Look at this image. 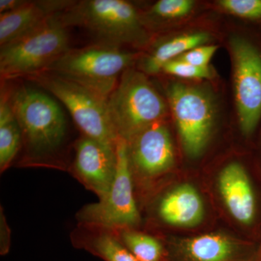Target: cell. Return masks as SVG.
I'll return each instance as SVG.
<instances>
[{
    "mask_svg": "<svg viewBox=\"0 0 261 261\" xmlns=\"http://www.w3.org/2000/svg\"><path fill=\"white\" fill-rule=\"evenodd\" d=\"M67 28L80 27L99 44L122 47L142 46L148 39L142 14L124 0H82L58 15Z\"/></svg>",
    "mask_w": 261,
    "mask_h": 261,
    "instance_id": "obj_1",
    "label": "cell"
},
{
    "mask_svg": "<svg viewBox=\"0 0 261 261\" xmlns=\"http://www.w3.org/2000/svg\"><path fill=\"white\" fill-rule=\"evenodd\" d=\"M229 46L239 123L244 135L250 136L261 121V50L238 36L231 38Z\"/></svg>",
    "mask_w": 261,
    "mask_h": 261,
    "instance_id": "obj_8",
    "label": "cell"
},
{
    "mask_svg": "<svg viewBox=\"0 0 261 261\" xmlns=\"http://www.w3.org/2000/svg\"><path fill=\"white\" fill-rule=\"evenodd\" d=\"M159 212L166 224L179 227H193L203 219L205 207L195 187L191 185H182L163 197Z\"/></svg>",
    "mask_w": 261,
    "mask_h": 261,
    "instance_id": "obj_15",
    "label": "cell"
},
{
    "mask_svg": "<svg viewBox=\"0 0 261 261\" xmlns=\"http://www.w3.org/2000/svg\"><path fill=\"white\" fill-rule=\"evenodd\" d=\"M122 240L137 261H161L163 258V245L149 235L125 231L122 233Z\"/></svg>",
    "mask_w": 261,
    "mask_h": 261,
    "instance_id": "obj_19",
    "label": "cell"
},
{
    "mask_svg": "<svg viewBox=\"0 0 261 261\" xmlns=\"http://www.w3.org/2000/svg\"><path fill=\"white\" fill-rule=\"evenodd\" d=\"M255 261H261V247L259 249L258 251H256Z\"/></svg>",
    "mask_w": 261,
    "mask_h": 261,
    "instance_id": "obj_25",
    "label": "cell"
},
{
    "mask_svg": "<svg viewBox=\"0 0 261 261\" xmlns=\"http://www.w3.org/2000/svg\"><path fill=\"white\" fill-rule=\"evenodd\" d=\"M167 98L185 152L197 157L207 145L214 123L210 98L200 89L180 83L168 87Z\"/></svg>",
    "mask_w": 261,
    "mask_h": 261,
    "instance_id": "obj_9",
    "label": "cell"
},
{
    "mask_svg": "<svg viewBox=\"0 0 261 261\" xmlns=\"http://www.w3.org/2000/svg\"><path fill=\"white\" fill-rule=\"evenodd\" d=\"M27 0H1L0 1V14L9 13L18 9Z\"/></svg>",
    "mask_w": 261,
    "mask_h": 261,
    "instance_id": "obj_24",
    "label": "cell"
},
{
    "mask_svg": "<svg viewBox=\"0 0 261 261\" xmlns=\"http://www.w3.org/2000/svg\"><path fill=\"white\" fill-rule=\"evenodd\" d=\"M72 0H27L18 9L0 14V47L42 27L74 3Z\"/></svg>",
    "mask_w": 261,
    "mask_h": 261,
    "instance_id": "obj_13",
    "label": "cell"
},
{
    "mask_svg": "<svg viewBox=\"0 0 261 261\" xmlns=\"http://www.w3.org/2000/svg\"><path fill=\"white\" fill-rule=\"evenodd\" d=\"M162 72L187 80H207L212 77L210 67H198L186 62L173 60L163 67Z\"/></svg>",
    "mask_w": 261,
    "mask_h": 261,
    "instance_id": "obj_22",
    "label": "cell"
},
{
    "mask_svg": "<svg viewBox=\"0 0 261 261\" xmlns=\"http://www.w3.org/2000/svg\"><path fill=\"white\" fill-rule=\"evenodd\" d=\"M58 15L42 27L0 47L2 78L10 80L41 73L70 49L68 28Z\"/></svg>",
    "mask_w": 261,
    "mask_h": 261,
    "instance_id": "obj_5",
    "label": "cell"
},
{
    "mask_svg": "<svg viewBox=\"0 0 261 261\" xmlns=\"http://www.w3.org/2000/svg\"><path fill=\"white\" fill-rule=\"evenodd\" d=\"M23 137L9 101L8 93L2 90L0 98V168L4 171L18 154Z\"/></svg>",
    "mask_w": 261,
    "mask_h": 261,
    "instance_id": "obj_17",
    "label": "cell"
},
{
    "mask_svg": "<svg viewBox=\"0 0 261 261\" xmlns=\"http://www.w3.org/2000/svg\"><path fill=\"white\" fill-rule=\"evenodd\" d=\"M220 194L228 212L240 224L251 226L257 215L255 188L248 173L240 163H229L219 176Z\"/></svg>",
    "mask_w": 261,
    "mask_h": 261,
    "instance_id": "obj_12",
    "label": "cell"
},
{
    "mask_svg": "<svg viewBox=\"0 0 261 261\" xmlns=\"http://www.w3.org/2000/svg\"><path fill=\"white\" fill-rule=\"evenodd\" d=\"M116 153V175L111 190L99 202L80 211L78 219L81 222L106 228L132 227L140 224L126 141L118 139Z\"/></svg>",
    "mask_w": 261,
    "mask_h": 261,
    "instance_id": "obj_7",
    "label": "cell"
},
{
    "mask_svg": "<svg viewBox=\"0 0 261 261\" xmlns=\"http://www.w3.org/2000/svg\"><path fill=\"white\" fill-rule=\"evenodd\" d=\"M27 78L64 105L84 136L116 146L119 137L110 119L107 99L81 84L48 72Z\"/></svg>",
    "mask_w": 261,
    "mask_h": 261,
    "instance_id": "obj_6",
    "label": "cell"
},
{
    "mask_svg": "<svg viewBox=\"0 0 261 261\" xmlns=\"http://www.w3.org/2000/svg\"><path fill=\"white\" fill-rule=\"evenodd\" d=\"M256 251L219 233L187 239L175 247L181 261H255Z\"/></svg>",
    "mask_w": 261,
    "mask_h": 261,
    "instance_id": "obj_14",
    "label": "cell"
},
{
    "mask_svg": "<svg viewBox=\"0 0 261 261\" xmlns=\"http://www.w3.org/2000/svg\"><path fill=\"white\" fill-rule=\"evenodd\" d=\"M138 56L123 48L97 44L68 49L44 71L81 84L108 99L122 73Z\"/></svg>",
    "mask_w": 261,
    "mask_h": 261,
    "instance_id": "obj_2",
    "label": "cell"
},
{
    "mask_svg": "<svg viewBox=\"0 0 261 261\" xmlns=\"http://www.w3.org/2000/svg\"><path fill=\"white\" fill-rule=\"evenodd\" d=\"M92 246L106 261H137L126 247L109 233H101L94 238Z\"/></svg>",
    "mask_w": 261,
    "mask_h": 261,
    "instance_id": "obj_20",
    "label": "cell"
},
{
    "mask_svg": "<svg viewBox=\"0 0 261 261\" xmlns=\"http://www.w3.org/2000/svg\"><path fill=\"white\" fill-rule=\"evenodd\" d=\"M218 5L228 14L261 25V0H221Z\"/></svg>",
    "mask_w": 261,
    "mask_h": 261,
    "instance_id": "obj_21",
    "label": "cell"
},
{
    "mask_svg": "<svg viewBox=\"0 0 261 261\" xmlns=\"http://www.w3.org/2000/svg\"><path fill=\"white\" fill-rule=\"evenodd\" d=\"M73 168L80 181L101 198L116 178V146L83 136L75 144Z\"/></svg>",
    "mask_w": 261,
    "mask_h": 261,
    "instance_id": "obj_10",
    "label": "cell"
},
{
    "mask_svg": "<svg viewBox=\"0 0 261 261\" xmlns=\"http://www.w3.org/2000/svg\"><path fill=\"white\" fill-rule=\"evenodd\" d=\"M107 104L115 132L126 142L147 127L163 121L168 112L166 101L147 75L133 68L122 73Z\"/></svg>",
    "mask_w": 261,
    "mask_h": 261,
    "instance_id": "obj_3",
    "label": "cell"
},
{
    "mask_svg": "<svg viewBox=\"0 0 261 261\" xmlns=\"http://www.w3.org/2000/svg\"><path fill=\"white\" fill-rule=\"evenodd\" d=\"M8 96L29 152L43 156L56 152L66 132L59 105L42 91L25 85L10 91Z\"/></svg>",
    "mask_w": 261,
    "mask_h": 261,
    "instance_id": "obj_4",
    "label": "cell"
},
{
    "mask_svg": "<svg viewBox=\"0 0 261 261\" xmlns=\"http://www.w3.org/2000/svg\"><path fill=\"white\" fill-rule=\"evenodd\" d=\"M127 144L130 166L147 177L166 172L174 163L172 140L163 121L141 130Z\"/></svg>",
    "mask_w": 261,
    "mask_h": 261,
    "instance_id": "obj_11",
    "label": "cell"
},
{
    "mask_svg": "<svg viewBox=\"0 0 261 261\" xmlns=\"http://www.w3.org/2000/svg\"><path fill=\"white\" fill-rule=\"evenodd\" d=\"M217 49V45L204 44L187 51L176 60L186 62L195 66L208 67L209 63Z\"/></svg>",
    "mask_w": 261,
    "mask_h": 261,
    "instance_id": "obj_23",
    "label": "cell"
},
{
    "mask_svg": "<svg viewBox=\"0 0 261 261\" xmlns=\"http://www.w3.org/2000/svg\"><path fill=\"white\" fill-rule=\"evenodd\" d=\"M195 3L191 0H160L145 15L142 14L145 28H157L168 20L185 18L193 10Z\"/></svg>",
    "mask_w": 261,
    "mask_h": 261,
    "instance_id": "obj_18",
    "label": "cell"
},
{
    "mask_svg": "<svg viewBox=\"0 0 261 261\" xmlns=\"http://www.w3.org/2000/svg\"><path fill=\"white\" fill-rule=\"evenodd\" d=\"M209 40L210 36L207 33L197 32L159 41L142 58L140 69L147 75L158 74L169 62L194 48L204 45Z\"/></svg>",
    "mask_w": 261,
    "mask_h": 261,
    "instance_id": "obj_16",
    "label": "cell"
}]
</instances>
